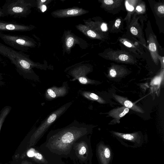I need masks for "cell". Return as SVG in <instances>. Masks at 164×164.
I'll list each match as a JSON object with an SVG mask.
<instances>
[{
  "instance_id": "cell-1",
  "label": "cell",
  "mask_w": 164,
  "mask_h": 164,
  "mask_svg": "<svg viewBox=\"0 0 164 164\" xmlns=\"http://www.w3.org/2000/svg\"><path fill=\"white\" fill-rule=\"evenodd\" d=\"M0 55L9 59L18 73L25 79L39 81L32 69L34 65L27 55L0 43Z\"/></svg>"
},
{
  "instance_id": "cell-2",
  "label": "cell",
  "mask_w": 164,
  "mask_h": 164,
  "mask_svg": "<svg viewBox=\"0 0 164 164\" xmlns=\"http://www.w3.org/2000/svg\"><path fill=\"white\" fill-rule=\"evenodd\" d=\"M31 6L27 0H7L2 9L5 16L20 18L28 15Z\"/></svg>"
},
{
  "instance_id": "cell-3",
  "label": "cell",
  "mask_w": 164,
  "mask_h": 164,
  "mask_svg": "<svg viewBox=\"0 0 164 164\" xmlns=\"http://www.w3.org/2000/svg\"><path fill=\"white\" fill-rule=\"evenodd\" d=\"M0 39L12 48L22 52L34 45L33 40L25 35L6 34L0 32Z\"/></svg>"
},
{
  "instance_id": "cell-4",
  "label": "cell",
  "mask_w": 164,
  "mask_h": 164,
  "mask_svg": "<svg viewBox=\"0 0 164 164\" xmlns=\"http://www.w3.org/2000/svg\"><path fill=\"white\" fill-rule=\"evenodd\" d=\"M34 28L33 26L0 19V32H25Z\"/></svg>"
},
{
  "instance_id": "cell-5",
  "label": "cell",
  "mask_w": 164,
  "mask_h": 164,
  "mask_svg": "<svg viewBox=\"0 0 164 164\" xmlns=\"http://www.w3.org/2000/svg\"><path fill=\"white\" fill-rule=\"evenodd\" d=\"M69 89L68 82H64L60 87L53 86L47 89L45 92V98L48 101H51L59 97H64L68 94Z\"/></svg>"
},
{
  "instance_id": "cell-6",
  "label": "cell",
  "mask_w": 164,
  "mask_h": 164,
  "mask_svg": "<svg viewBox=\"0 0 164 164\" xmlns=\"http://www.w3.org/2000/svg\"><path fill=\"white\" fill-rule=\"evenodd\" d=\"M84 10L78 8L60 10L55 12V16L59 17H65L70 16H78L84 14Z\"/></svg>"
},
{
  "instance_id": "cell-7",
  "label": "cell",
  "mask_w": 164,
  "mask_h": 164,
  "mask_svg": "<svg viewBox=\"0 0 164 164\" xmlns=\"http://www.w3.org/2000/svg\"><path fill=\"white\" fill-rule=\"evenodd\" d=\"M113 96L119 103L129 109L140 113H143L144 112L141 108L125 98L116 95H114Z\"/></svg>"
},
{
  "instance_id": "cell-8",
  "label": "cell",
  "mask_w": 164,
  "mask_h": 164,
  "mask_svg": "<svg viewBox=\"0 0 164 164\" xmlns=\"http://www.w3.org/2000/svg\"><path fill=\"white\" fill-rule=\"evenodd\" d=\"M99 153L102 164H109L111 158V151L108 147L101 145L99 148Z\"/></svg>"
},
{
  "instance_id": "cell-9",
  "label": "cell",
  "mask_w": 164,
  "mask_h": 164,
  "mask_svg": "<svg viewBox=\"0 0 164 164\" xmlns=\"http://www.w3.org/2000/svg\"><path fill=\"white\" fill-rule=\"evenodd\" d=\"M129 109L125 107L111 110L109 113V115L112 117L116 119H120L125 116L129 112Z\"/></svg>"
},
{
  "instance_id": "cell-10",
  "label": "cell",
  "mask_w": 164,
  "mask_h": 164,
  "mask_svg": "<svg viewBox=\"0 0 164 164\" xmlns=\"http://www.w3.org/2000/svg\"><path fill=\"white\" fill-rule=\"evenodd\" d=\"M81 95L85 98L92 100L97 101L100 103H103L104 101L97 94L86 91H79Z\"/></svg>"
},
{
  "instance_id": "cell-11",
  "label": "cell",
  "mask_w": 164,
  "mask_h": 164,
  "mask_svg": "<svg viewBox=\"0 0 164 164\" xmlns=\"http://www.w3.org/2000/svg\"><path fill=\"white\" fill-rule=\"evenodd\" d=\"M11 109V107L9 106H6L3 108L0 113V131L3 124L7 116L9 113Z\"/></svg>"
},
{
  "instance_id": "cell-12",
  "label": "cell",
  "mask_w": 164,
  "mask_h": 164,
  "mask_svg": "<svg viewBox=\"0 0 164 164\" xmlns=\"http://www.w3.org/2000/svg\"><path fill=\"white\" fill-rule=\"evenodd\" d=\"M114 134L116 136L121 138L128 140L134 141L138 138V136L136 134H124V133L114 132Z\"/></svg>"
},
{
  "instance_id": "cell-13",
  "label": "cell",
  "mask_w": 164,
  "mask_h": 164,
  "mask_svg": "<svg viewBox=\"0 0 164 164\" xmlns=\"http://www.w3.org/2000/svg\"><path fill=\"white\" fill-rule=\"evenodd\" d=\"M79 26V29L80 30L88 36L92 38H96L97 37L96 34L93 31L89 29L87 27L84 25H80Z\"/></svg>"
},
{
  "instance_id": "cell-14",
  "label": "cell",
  "mask_w": 164,
  "mask_h": 164,
  "mask_svg": "<svg viewBox=\"0 0 164 164\" xmlns=\"http://www.w3.org/2000/svg\"><path fill=\"white\" fill-rule=\"evenodd\" d=\"M74 42V39L72 37H69L67 39L66 42V45L67 46L70 48L73 45Z\"/></svg>"
},
{
  "instance_id": "cell-15",
  "label": "cell",
  "mask_w": 164,
  "mask_h": 164,
  "mask_svg": "<svg viewBox=\"0 0 164 164\" xmlns=\"http://www.w3.org/2000/svg\"><path fill=\"white\" fill-rule=\"evenodd\" d=\"M149 49L151 52H155L157 51V46L155 43H151L149 44Z\"/></svg>"
},
{
  "instance_id": "cell-16",
  "label": "cell",
  "mask_w": 164,
  "mask_h": 164,
  "mask_svg": "<svg viewBox=\"0 0 164 164\" xmlns=\"http://www.w3.org/2000/svg\"><path fill=\"white\" fill-rule=\"evenodd\" d=\"M162 78L158 77L153 80L152 82V84L155 85H159L161 81Z\"/></svg>"
},
{
  "instance_id": "cell-17",
  "label": "cell",
  "mask_w": 164,
  "mask_h": 164,
  "mask_svg": "<svg viewBox=\"0 0 164 164\" xmlns=\"http://www.w3.org/2000/svg\"><path fill=\"white\" fill-rule=\"evenodd\" d=\"M119 59L123 61H125L129 59V56L125 54H122L119 57Z\"/></svg>"
},
{
  "instance_id": "cell-18",
  "label": "cell",
  "mask_w": 164,
  "mask_h": 164,
  "mask_svg": "<svg viewBox=\"0 0 164 164\" xmlns=\"http://www.w3.org/2000/svg\"><path fill=\"white\" fill-rule=\"evenodd\" d=\"M35 150L33 149H31L29 150L27 153V155L29 157H33L35 154Z\"/></svg>"
},
{
  "instance_id": "cell-19",
  "label": "cell",
  "mask_w": 164,
  "mask_h": 164,
  "mask_svg": "<svg viewBox=\"0 0 164 164\" xmlns=\"http://www.w3.org/2000/svg\"><path fill=\"white\" fill-rule=\"evenodd\" d=\"M110 76L112 77H115L117 76V73L116 70L114 69H111L109 72Z\"/></svg>"
},
{
  "instance_id": "cell-20",
  "label": "cell",
  "mask_w": 164,
  "mask_h": 164,
  "mask_svg": "<svg viewBox=\"0 0 164 164\" xmlns=\"http://www.w3.org/2000/svg\"><path fill=\"white\" fill-rule=\"evenodd\" d=\"M130 32L131 33L134 35H136L138 34V32L137 29L134 27H131Z\"/></svg>"
},
{
  "instance_id": "cell-21",
  "label": "cell",
  "mask_w": 164,
  "mask_h": 164,
  "mask_svg": "<svg viewBox=\"0 0 164 164\" xmlns=\"http://www.w3.org/2000/svg\"><path fill=\"white\" fill-rule=\"evenodd\" d=\"M34 157L39 160H42L43 158V157L42 155L38 153H35Z\"/></svg>"
},
{
  "instance_id": "cell-22",
  "label": "cell",
  "mask_w": 164,
  "mask_h": 164,
  "mask_svg": "<svg viewBox=\"0 0 164 164\" xmlns=\"http://www.w3.org/2000/svg\"><path fill=\"white\" fill-rule=\"evenodd\" d=\"M121 23V20L120 18L117 19L115 23V26L116 28H118L120 26Z\"/></svg>"
},
{
  "instance_id": "cell-23",
  "label": "cell",
  "mask_w": 164,
  "mask_h": 164,
  "mask_svg": "<svg viewBox=\"0 0 164 164\" xmlns=\"http://www.w3.org/2000/svg\"><path fill=\"white\" fill-rule=\"evenodd\" d=\"M86 148L83 147H82L79 151V153L81 155H83L86 153Z\"/></svg>"
},
{
  "instance_id": "cell-24",
  "label": "cell",
  "mask_w": 164,
  "mask_h": 164,
  "mask_svg": "<svg viewBox=\"0 0 164 164\" xmlns=\"http://www.w3.org/2000/svg\"><path fill=\"white\" fill-rule=\"evenodd\" d=\"M158 11L160 13L164 14V6H160L158 8Z\"/></svg>"
},
{
  "instance_id": "cell-25",
  "label": "cell",
  "mask_w": 164,
  "mask_h": 164,
  "mask_svg": "<svg viewBox=\"0 0 164 164\" xmlns=\"http://www.w3.org/2000/svg\"><path fill=\"white\" fill-rule=\"evenodd\" d=\"M101 28L102 30L103 31H106L107 30V25L105 23L102 24L101 26Z\"/></svg>"
},
{
  "instance_id": "cell-26",
  "label": "cell",
  "mask_w": 164,
  "mask_h": 164,
  "mask_svg": "<svg viewBox=\"0 0 164 164\" xmlns=\"http://www.w3.org/2000/svg\"><path fill=\"white\" fill-rule=\"evenodd\" d=\"M105 4L107 5H111L114 3V1L112 0H105L104 1Z\"/></svg>"
},
{
  "instance_id": "cell-27",
  "label": "cell",
  "mask_w": 164,
  "mask_h": 164,
  "mask_svg": "<svg viewBox=\"0 0 164 164\" xmlns=\"http://www.w3.org/2000/svg\"><path fill=\"white\" fill-rule=\"evenodd\" d=\"M2 75V74L1 73V72H0V86L4 85L5 84L4 82L2 81V80L3 79Z\"/></svg>"
},
{
  "instance_id": "cell-28",
  "label": "cell",
  "mask_w": 164,
  "mask_h": 164,
  "mask_svg": "<svg viewBox=\"0 0 164 164\" xmlns=\"http://www.w3.org/2000/svg\"><path fill=\"white\" fill-rule=\"evenodd\" d=\"M126 5L127 8L129 10V11H132L133 10H134V7L129 5V4L127 3V2H126Z\"/></svg>"
},
{
  "instance_id": "cell-29",
  "label": "cell",
  "mask_w": 164,
  "mask_h": 164,
  "mask_svg": "<svg viewBox=\"0 0 164 164\" xmlns=\"http://www.w3.org/2000/svg\"><path fill=\"white\" fill-rule=\"evenodd\" d=\"M0 63L3 65H5L6 62L4 59L1 56H0Z\"/></svg>"
},
{
  "instance_id": "cell-30",
  "label": "cell",
  "mask_w": 164,
  "mask_h": 164,
  "mask_svg": "<svg viewBox=\"0 0 164 164\" xmlns=\"http://www.w3.org/2000/svg\"><path fill=\"white\" fill-rule=\"evenodd\" d=\"M124 44L125 45L129 48H131L132 47V44L130 43L127 42V41H125Z\"/></svg>"
},
{
  "instance_id": "cell-31",
  "label": "cell",
  "mask_w": 164,
  "mask_h": 164,
  "mask_svg": "<svg viewBox=\"0 0 164 164\" xmlns=\"http://www.w3.org/2000/svg\"><path fill=\"white\" fill-rule=\"evenodd\" d=\"M42 11L43 12H45L47 10V7L45 5H43L41 8Z\"/></svg>"
},
{
  "instance_id": "cell-32",
  "label": "cell",
  "mask_w": 164,
  "mask_h": 164,
  "mask_svg": "<svg viewBox=\"0 0 164 164\" xmlns=\"http://www.w3.org/2000/svg\"><path fill=\"white\" fill-rule=\"evenodd\" d=\"M5 16L3 13L2 8H0V17Z\"/></svg>"
},
{
  "instance_id": "cell-33",
  "label": "cell",
  "mask_w": 164,
  "mask_h": 164,
  "mask_svg": "<svg viewBox=\"0 0 164 164\" xmlns=\"http://www.w3.org/2000/svg\"><path fill=\"white\" fill-rule=\"evenodd\" d=\"M136 10L139 12H141L142 11V8L140 6H138L136 8Z\"/></svg>"
},
{
  "instance_id": "cell-34",
  "label": "cell",
  "mask_w": 164,
  "mask_h": 164,
  "mask_svg": "<svg viewBox=\"0 0 164 164\" xmlns=\"http://www.w3.org/2000/svg\"><path fill=\"white\" fill-rule=\"evenodd\" d=\"M41 1L42 2H46V0H45V1H43H43Z\"/></svg>"
}]
</instances>
